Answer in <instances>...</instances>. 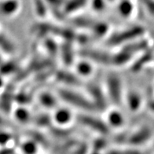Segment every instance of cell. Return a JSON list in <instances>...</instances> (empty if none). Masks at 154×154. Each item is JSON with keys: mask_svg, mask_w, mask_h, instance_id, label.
I'll return each instance as SVG.
<instances>
[{"mask_svg": "<svg viewBox=\"0 0 154 154\" xmlns=\"http://www.w3.org/2000/svg\"><path fill=\"white\" fill-rule=\"evenodd\" d=\"M119 11L123 16H129L132 11L131 2L129 0H123L119 5Z\"/></svg>", "mask_w": 154, "mask_h": 154, "instance_id": "obj_6", "label": "cell"}, {"mask_svg": "<svg viewBox=\"0 0 154 154\" xmlns=\"http://www.w3.org/2000/svg\"><path fill=\"white\" fill-rule=\"evenodd\" d=\"M79 120L83 124H86V126L92 128L94 130L97 131L98 132H101L102 134H105V133L108 131L107 126L104 123L100 121V120H97V119L89 117V116H79Z\"/></svg>", "mask_w": 154, "mask_h": 154, "instance_id": "obj_2", "label": "cell"}, {"mask_svg": "<svg viewBox=\"0 0 154 154\" xmlns=\"http://www.w3.org/2000/svg\"><path fill=\"white\" fill-rule=\"evenodd\" d=\"M92 5H93L94 9L96 10H103V8L105 7L104 0H93Z\"/></svg>", "mask_w": 154, "mask_h": 154, "instance_id": "obj_14", "label": "cell"}, {"mask_svg": "<svg viewBox=\"0 0 154 154\" xmlns=\"http://www.w3.org/2000/svg\"><path fill=\"white\" fill-rule=\"evenodd\" d=\"M140 31H141L140 28H134V29H131L128 31L126 30L124 32L114 35L113 38H112L111 42L113 44H118V43L122 42V41L128 40L129 38H131L134 35L140 33Z\"/></svg>", "mask_w": 154, "mask_h": 154, "instance_id": "obj_5", "label": "cell"}, {"mask_svg": "<svg viewBox=\"0 0 154 154\" xmlns=\"http://www.w3.org/2000/svg\"><path fill=\"white\" fill-rule=\"evenodd\" d=\"M109 121L113 126H120L123 123V118L120 113L116 112H113L109 116Z\"/></svg>", "mask_w": 154, "mask_h": 154, "instance_id": "obj_10", "label": "cell"}, {"mask_svg": "<svg viewBox=\"0 0 154 154\" xmlns=\"http://www.w3.org/2000/svg\"><path fill=\"white\" fill-rule=\"evenodd\" d=\"M2 79H0V87H1V86H2Z\"/></svg>", "mask_w": 154, "mask_h": 154, "instance_id": "obj_18", "label": "cell"}, {"mask_svg": "<svg viewBox=\"0 0 154 154\" xmlns=\"http://www.w3.org/2000/svg\"><path fill=\"white\" fill-rule=\"evenodd\" d=\"M60 95L63 99H65L69 103L74 105L76 107L87 110H92L94 109L93 105L90 103L88 101H87V99L72 91L62 90L60 91Z\"/></svg>", "mask_w": 154, "mask_h": 154, "instance_id": "obj_1", "label": "cell"}, {"mask_svg": "<svg viewBox=\"0 0 154 154\" xmlns=\"http://www.w3.org/2000/svg\"><path fill=\"white\" fill-rule=\"evenodd\" d=\"M19 8L17 0H5L0 2V14L2 16H10L14 14Z\"/></svg>", "mask_w": 154, "mask_h": 154, "instance_id": "obj_3", "label": "cell"}, {"mask_svg": "<svg viewBox=\"0 0 154 154\" xmlns=\"http://www.w3.org/2000/svg\"><path fill=\"white\" fill-rule=\"evenodd\" d=\"M109 91L112 101L118 102L120 97V80L116 76H112L109 80Z\"/></svg>", "mask_w": 154, "mask_h": 154, "instance_id": "obj_4", "label": "cell"}, {"mask_svg": "<svg viewBox=\"0 0 154 154\" xmlns=\"http://www.w3.org/2000/svg\"><path fill=\"white\" fill-rule=\"evenodd\" d=\"M17 118L20 120H28V113L23 109H19L16 112Z\"/></svg>", "mask_w": 154, "mask_h": 154, "instance_id": "obj_15", "label": "cell"}, {"mask_svg": "<svg viewBox=\"0 0 154 154\" xmlns=\"http://www.w3.org/2000/svg\"><path fill=\"white\" fill-rule=\"evenodd\" d=\"M1 124H2V118L0 117V125H1Z\"/></svg>", "mask_w": 154, "mask_h": 154, "instance_id": "obj_17", "label": "cell"}, {"mask_svg": "<svg viewBox=\"0 0 154 154\" xmlns=\"http://www.w3.org/2000/svg\"><path fill=\"white\" fill-rule=\"evenodd\" d=\"M86 2H87V0H71L65 6L66 7L65 11L66 13H70V11L81 8L83 5L85 4Z\"/></svg>", "mask_w": 154, "mask_h": 154, "instance_id": "obj_7", "label": "cell"}, {"mask_svg": "<svg viewBox=\"0 0 154 154\" xmlns=\"http://www.w3.org/2000/svg\"><path fill=\"white\" fill-rule=\"evenodd\" d=\"M41 101L44 104L45 106H53L54 104V100L51 95H49V94H43L41 97Z\"/></svg>", "mask_w": 154, "mask_h": 154, "instance_id": "obj_13", "label": "cell"}, {"mask_svg": "<svg viewBox=\"0 0 154 154\" xmlns=\"http://www.w3.org/2000/svg\"><path fill=\"white\" fill-rule=\"evenodd\" d=\"M78 71L81 74L83 75H87L89 72H91V68L90 66V65H88L87 63H81L79 64V66H78Z\"/></svg>", "mask_w": 154, "mask_h": 154, "instance_id": "obj_12", "label": "cell"}, {"mask_svg": "<svg viewBox=\"0 0 154 154\" xmlns=\"http://www.w3.org/2000/svg\"><path fill=\"white\" fill-rule=\"evenodd\" d=\"M23 151L26 154H34L36 152V148L33 143H25L23 146Z\"/></svg>", "mask_w": 154, "mask_h": 154, "instance_id": "obj_11", "label": "cell"}, {"mask_svg": "<svg viewBox=\"0 0 154 154\" xmlns=\"http://www.w3.org/2000/svg\"><path fill=\"white\" fill-rule=\"evenodd\" d=\"M0 48L7 53H10L13 51L12 43L3 34H0Z\"/></svg>", "mask_w": 154, "mask_h": 154, "instance_id": "obj_8", "label": "cell"}, {"mask_svg": "<svg viewBox=\"0 0 154 154\" xmlns=\"http://www.w3.org/2000/svg\"><path fill=\"white\" fill-rule=\"evenodd\" d=\"M69 120H70V113L67 110H59L56 113V120L61 124L67 123Z\"/></svg>", "mask_w": 154, "mask_h": 154, "instance_id": "obj_9", "label": "cell"}, {"mask_svg": "<svg viewBox=\"0 0 154 154\" xmlns=\"http://www.w3.org/2000/svg\"><path fill=\"white\" fill-rule=\"evenodd\" d=\"M9 139H10V136L8 134L3 133V132L0 133V145L6 143L7 141H9Z\"/></svg>", "mask_w": 154, "mask_h": 154, "instance_id": "obj_16", "label": "cell"}]
</instances>
